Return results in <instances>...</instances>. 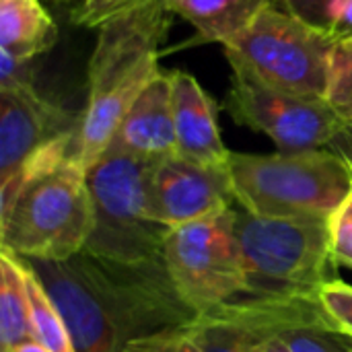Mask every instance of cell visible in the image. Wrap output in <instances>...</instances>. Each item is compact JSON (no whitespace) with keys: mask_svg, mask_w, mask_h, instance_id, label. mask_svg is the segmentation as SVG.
Returning a JSON list of instances; mask_svg holds the SVG:
<instances>
[{"mask_svg":"<svg viewBox=\"0 0 352 352\" xmlns=\"http://www.w3.org/2000/svg\"><path fill=\"white\" fill-rule=\"evenodd\" d=\"M235 202L250 214L330 221L352 192V167L330 148L231 153Z\"/></svg>","mask_w":352,"mask_h":352,"instance_id":"cell-4","label":"cell"},{"mask_svg":"<svg viewBox=\"0 0 352 352\" xmlns=\"http://www.w3.org/2000/svg\"><path fill=\"white\" fill-rule=\"evenodd\" d=\"M109 148L161 161L177 155L169 72H159L132 103Z\"/></svg>","mask_w":352,"mask_h":352,"instance_id":"cell-13","label":"cell"},{"mask_svg":"<svg viewBox=\"0 0 352 352\" xmlns=\"http://www.w3.org/2000/svg\"><path fill=\"white\" fill-rule=\"evenodd\" d=\"M272 2L280 6L283 10L307 21L309 25L324 29V12H326L328 0H272Z\"/></svg>","mask_w":352,"mask_h":352,"instance_id":"cell-24","label":"cell"},{"mask_svg":"<svg viewBox=\"0 0 352 352\" xmlns=\"http://www.w3.org/2000/svg\"><path fill=\"white\" fill-rule=\"evenodd\" d=\"M80 116L41 97L35 87L0 89V182L58 138L76 134Z\"/></svg>","mask_w":352,"mask_h":352,"instance_id":"cell-11","label":"cell"},{"mask_svg":"<svg viewBox=\"0 0 352 352\" xmlns=\"http://www.w3.org/2000/svg\"><path fill=\"white\" fill-rule=\"evenodd\" d=\"M151 2L157 0H80V4L72 10V21L85 27H99L113 16L146 6Z\"/></svg>","mask_w":352,"mask_h":352,"instance_id":"cell-20","label":"cell"},{"mask_svg":"<svg viewBox=\"0 0 352 352\" xmlns=\"http://www.w3.org/2000/svg\"><path fill=\"white\" fill-rule=\"evenodd\" d=\"M233 186L227 167L192 163L179 155L157 161L151 179V217L175 229L227 206H233Z\"/></svg>","mask_w":352,"mask_h":352,"instance_id":"cell-10","label":"cell"},{"mask_svg":"<svg viewBox=\"0 0 352 352\" xmlns=\"http://www.w3.org/2000/svg\"><path fill=\"white\" fill-rule=\"evenodd\" d=\"M25 278H27V297H29L33 338L52 352H76L60 309L47 295L37 274L27 264H25Z\"/></svg>","mask_w":352,"mask_h":352,"instance_id":"cell-18","label":"cell"},{"mask_svg":"<svg viewBox=\"0 0 352 352\" xmlns=\"http://www.w3.org/2000/svg\"><path fill=\"white\" fill-rule=\"evenodd\" d=\"M235 233L245 276L243 297H311L336 278L330 221L256 217L241 208Z\"/></svg>","mask_w":352,"mask_h":352,"instance_id":"cell-5","label":"cell"},{"mask_svg":"<svg viewBox=\"0 0 352 352\" xmlns=\"http://www.w3.org/2000/svg\"><path fill=\"white\" fill-rule=\"evenodd\" d=\"M169 25L171 12L165 0H157L97 27L87 68L89 99L74 148V161L85 171L103 157L132 103L161 72L159 54Z\"/></svg>","mask_w":352,"mask_h":352,"instance_id":"cell-2","label":"cell"},{"mask_svg":"<svg viewBox=\"0 0 352 352\" xmlns=\"http://www.w3.org/2000/svg\"><path fill=\"white\" fill-rule=\"evenodd\" d=\"M60 309L76 352H124L142 336L192 324L163 258L118 262L89 252L70 260H25Z\"/></svg>","mask_w":352,"mask_h":352,"instance_id":"cell-1","label":"cell"},{"mask_svg":"<svg viewBox=\"0 0 352 352\" xmlns=\"http://www.w3.org/2000/svg\"><path fill=\"white\" fill-rule=\"evenodd\" d=\"M54 2H62V0H54Z\"/></svg>","mask_w":352,"mask_h":352,"instance_id":"cell-30","label":"cell"},{"mask_svg":"<svg viewBox=\"0 0 352 352\" xmlns=\"http://www.w3.org/2000/svg\"><path fill=\"white\" fill-rule=\"evenodd\" d=\"M157 161L107 148L87 171L93 233L85 252L118 262L163 258L171 229L151 217V179Z\"/></svg>","mask_w":352,"mask_h":352,"instance_id":"cell-7","label":"cell"},{"mask_svg":"<svg viewBox=\"0 0 352 352\" xmlns=\"http://www.w3.org/2000/svg\"><path fill=\"white\" fill-rule=\"evenodd\" d=\"M91 233L87 171L74 159L0 194V243L19 258L70 260L87 248Z\"/></svg>","mask_w":352,"mask_h":352,"instance_id":"cell-3","label":"cell"},{"mask_svg":"<svg viewBox=\"0 0 352 352\" xmlns=\"http://www.w3.org/2000/svg\"><path fill=\"white\" fill-rule=\"evenodd\" d=\"M223 47L233 72L293 95L328 101L338 41L274 2Z\"/></svg>","mask_w":352,"mask_h":352,"instance_id":"cell-6","label":"cell"},{"mask_svg":"<svg viewBox=\"0 0 352 352\" xmlns=\"http://www.w3.org/2000/svg\"><path fill=\"white\" fill-rule=\"evenodd\" d=\"M237 208L227 206L200 221L175 227L163 243L165 268L179 297L200 316L245 293Z\"/></svg>","mask_w":352,"mask_h":352,"instance_id":"cell-8","label":"cell"},{"mask_svg":"<svg viewBox=\"0 0 352 352\" xmlns=\"http://www.w3.org/2000/svg\"><path fill=\"white\" fill-rule=\"evenodd\" d=\"M169 76L177 155L208 167H227L231 151L221 138L212 97L190 72L169 70Z\"/></svg>","mask_w":352,"mask_h":352,"instance_id":"cell-12","label":"cell"},{"mask_svg":"<svg viewBox=\"0 0 352 352\" xmlns=\"http://www.w3.org/2000/svg\"><path fill=\"white\" fill-rule=\"evenodd\" d=\"M0 2H2V0H0Z\"/></svg>","mask_w":352,"mask_h":352,"instance_id":"cell-31","label":"cell"},{"mask_svg":"<svg viewBox=\"0 0 352 352\" xmlns=\"http://www.w3.org/2000/svg\"><path fill=\"white\" fill-rule=\"evenodd\" d=\"M188 330L198 346V352H256L260 338L231 318L223 307L200 314Z\"/></svg>","mask_w":352,"mask_h":352,"instance_id":"cell-17","label":"cell"},{"mask_svg":"<svg viewBox=\"0 0 352 352\" xmlns=\"http://www.w3.org/2000/svg\"><path fill=\"white\" fill-rule=\"evenodd\" d=\"M35 340L29 316L25 262L0 248V352Z\"/></svg>","mask_w":352,"mask_h":352,"instance_id":"cell-16","label":"cell"},{"mask_svg":"<svg viewBox=\"0 0 352 352\" xmlns=\"http://www.w3.org/2000/svg\"><path fill=\"white\" fill-rule=\"evenodd\" d=\"M330 235L336 264L352 268V192L338 212L330 219Z\"/></svg>","mask_w":352,"mask_h":352,"instance_id":"cell-22","label":"cell"},{"mask_svg":"<svg viewBox=\"0 0 352 352\" xmlns=\"http://www.w3.org/2000/svg\"><path fill=\"white\" fill-rule=\"evenodd\" d=\"M318 297L336 328L352 338V285L340 278H332L320 287Z\"/></svg>","mask_w":352,"mask_h":352,"instance_id":"cell-19","label":"cell"},{"mask_svg":"<svg viewBox=\"0 0 352 352\" xmlns=\"http://www.w3.org/2000/svg\"><path fill=\"white\" fill-rule=\"evenodd\" d=\"M328 148L332 153L340 155L352 167V122H344L340 126V130L336 132V136L332 138V142L328 144Z\"/></svg>","mask_w":352,"mask_h":352,"instance_id":"cell-25","label":"cell"},{"mask_svg":"<svg viewBox=\"0 0 352 352\" xmlns=\"http://www.w3.org/2000/svg\"><path fill=\"white\" fill-rule=\"evenodd\" d=\"M272 0H165L171 14H179L196 29L198 41L225 45L239 35Z\"/></svg>","mask_w":352,"mask_h":352,"instance_id":"cell-14","label":"cell"},{"mask_svg":"<svg viewBox=\"0 0 352 352\" xmlns=\"http://www.w3.org/2000/svg\"><path fill=\"white\" fill-rule=\"evenodd\" d=\"M338 45L344 47V50H349V52H352V39H344V41H340Z\"/></svg>","mask_w":352,"mask_h":352,"instance_id":"cell-28","label":"cell"},{"mask_svg":"<svg viewBox=\"0 0 352 352\" xmlns=\"http://www.w3.org/2000/svg\"><path fill=\"white\" fill-rule=\"evenodd\" d=\"M324 29L340 43L352 39V0H328Z\"/></svg>","mask_w":352,"mask_h":352,"instance_id":"cell-23","label":"cell"},{"mask_svg":"<svg viewBox=\"0 0 352 352\" xmlns=\"http://www.w3.org/2000/svg\"><path fill=\"white\" fill-rule=\"evenodd\" d=\"M124 352H198V346L188 326H182L136 338L124 349Z\"/></svg>","mask_w":352,"mask_h":352,"instance_id":"cell-21","label":"cell"},{"mask_svg":"<svg viewBox=\"0 0 352 352\" xmlns=\"http://www.w3.org/2000/svg\"><path fill=\"white\" fill-rule=\"evenodd\" d=\"M58 37V27L39 0L0 2V50L14 58L33 60L47 52Z\"/></svg>","mask_w":352,"mask_h":352,"instance_id":"cell-15","label":"cell"},{"mask_svg":"<svg viewBox=\"0 0 352 352\" xmlns=\"http://www.w3.org/2000/svg\"><path fill=\"white\" fill-rule=\"evenodd\" d=\"M256 352H291L287 349L285 342H280L278 338H266L262 340L258 346H256Z\"/></svg>","mask_w":352,"mask_h":352,"instance_id":"cell-26","label":"cell"},{"mask_svg":"<svg viewBox=\"0 0 352 352\" xmlns=\"http://www.w3.org/2000/svg\"><path fill=\"white\" fill-rule=\"evenodd\" d=\"M223 107L239 124L266 134L280 153L328 148L344 120L326 99L293 95L233 72Z\"/></svg>","mask_w":352,"mask_h":352,"instance_id":"cell-9","label":"cell"},{"mask_svg":"<svg viewBox=\"0 0 352 352\" xmlns=\"http://www.w3.org/2000/svg\"><path fill=\"white\" fill-rule=\"evenodd\" d=\"M351 352H352V338H351Z\"/></svg>","mask_w":352,"mask_h":352,"instance_id":"cell-29","label":"cell"},{"mask_svg":"<svg viewBox=\"0 0 352 352\" xmlns=\"http://www.w3.org/2000/svg\"><path fill=\"white\" fill-rule=\"evenodd\" d=\"M12 352H52L50 349H45L41 342H37V340H29V342H23V344H19L16 349Z\"/></svg>","mask_w":352,"mask_h":352,"instance_id":"cell-27","label":"cell"}]
</instances>
